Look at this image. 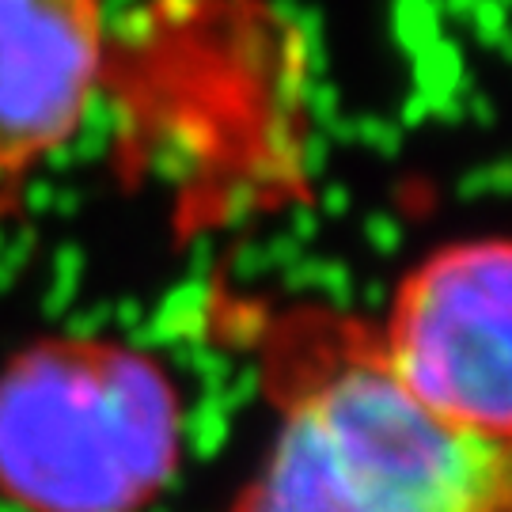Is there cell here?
Returning <instances> with one entry per match:
<instances>
[{"instance_id":"obj_2","label":"cell","mask_w":512,"mask_h":512,"mask_svg":"<svg viewBox=\"0 0 512 512\" xmlns=\"http://www.w3.org/2000/svg\"><path fill=\"white\" fill-rule=\"evenodd\" d=\"M183 429L160 357L114 338H38L0 368V501L145 512L179 471Z\"/></svg>"},{"instance_id":"obj_4","label":"cell","mask_w":512,"mask_h":512,"mask_svg":"<svg viewBox=\"0 0 512 512\" xmlns=\"http://www.w3.org/2000/svg\"><path fill=\"white\" fill-rule=\"evenodd\" d=\"M103 76V0H0V190L73 141Z\"/></svg>"},{"instance_id":"obj_3","label":"cell","mask_w":512,"mask_h":512,"mask_svg":"<svg viewBox=\"0 0 512 512\" xmlns=\"http://www.w3.org/2000/svg\"><path fill=\"white\" fill-rule=\"evenodd\" d=\"M372 330L433 414L512 444V239L437 247L406 270Z\"/></svg>"},{"instance_id":"obj_1","label":"cell","mask_w":512,"mask_h":512,"mask_svg":"<svg viewBox=\"0 0 512 512\" xmlns=\"http://www.w3.org/2000/svg\"><path fill=\"white\" fill-rule=\"evenodd\" d=\"M255 338L274 433L228 512H512V444L433 414L372 323L300 304Z\"/></svg>"}]
</instances>
